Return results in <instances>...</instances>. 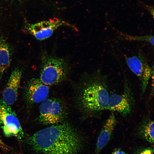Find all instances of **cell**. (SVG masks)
<instances>
[{"label":"cell","instance_id":"cell-1","mask_svg":"<svg viewBox=\"0 0 154 154\" xmlns=\"http://www.w3.org/2000/svg\"><path fill=\"white\" fill-rule=\"evenodd\" d=\"M28 143L34 151L43 154H78L83 144L78 132L65 122L36 132Z\"/></svg>","mask_w":154,"mask_h":154},{"label":"cell","instance_id":"cell-2","mask_svg":"<svg viewBox=\"0 0 154 154\" xmlns=\"http://www.w3.org/2000/svg\"><path fill=\"white\" fill-rule=\"evenodd\" d=\"M109 95L106 86L99 82L88 84L81 91L80 102L86 111L95 112L105 109Z\"/></svg>","mask_w":154,"mask_h":154},{"label":"cell","instance_id":"cell-3","mask_svg":"<svg viewBox=\"0 0 154 154\" xmlns=\"http://www.w3.org/2000/svg\"><path fill=\"white\" fill-rule=\"evenodd\" d=\"M67 71V64L62 58L45 54L42 58L39 79L47 86L56 84L65 78Z\"/></svg>","mask_w":154,"mask_h":154},{"label":"cell","instance_id":"cell-4","mask_svg":"<svg viewBox=\"0 0 154 154\" xmlns=\"http://www.w3.org/2000/svg\"><path fill=\"white\" fill-rule=\"evenodd\" d=\"M39 122L44 125L56 124L63 121L66 116L65 107L60 100L47 98L39 106Z\"/></svg>","mask_w":154,"mask_h":154},{"label":"cell","instance_id":"cell-5","mask_svg":"<svg viewBox=\"0 0 154 154\" xmlns=\"http://www.w3.org/2000/svg\"><path fill=\"white\" fill-rule=\"evenodd\" d=\"M5 135L14 136L19 139L24 137V132L20 122L10 106L0 101V124Z\"/></svg>","mask_w":154,"mask_h":154},{"label":"cell","instance_id":"cell-6","mask_svg":"<svg viewBox=\"0 0 154 154\" xmlns=\"http://www.w3.org/2000/svg\"><path fill=\"white\" fill-rule=\"evenodd\" d=\"M125 59L130 70L139 79L142 92H144L149 79L154 74L153 68L150 67L146 57L141 51L137 55L125 56Z\"/></svg>","mask_w":154,"mask_h":154},{"label":"cell","instance_id":"cell-7","mask_svg":"<svg viewBox=\"0 0 154 154\" xmlns=\"http://www.w3.org/2000/svg\"><path fill=\"white\" fill-rule=\"evenodd\" d=\"M65 25L69 24L56 18L29 24L26 28L37 39L43 40L50 37L58 28Z\"/></svg>","mask_w":154,"mask_h":154},{"label":"cell","instance_id":"cell-8","mask_svg":"<svg viewBox=\"0 0 154 154\" xmlns=\"http://www.w3.org/2000/svg\"><path fill=\"white\" fill-rule=\"evenodd\" d=\"M49 91L48 86L42 83L39 79L33 78L26 86L25 98L27 102L31 104L41 103L47 98Z\"/></svg>","mask_w":154,"mask_h":154},{"label":"cell","instance_id":"cell-9","mask_svg":"<svg viewBox=\"0 0 154 154\" xmlns=\"http://www.w3.org/2000/svg\"><path fill=\"white\" fill-rule=\"evenodd\" d=\"M127 91L121 94H113L109 96L105 109L116 111L125 116L131 112L132 99Z\"/></svg>","mask_w":154,"mask_h":154},{"label":"cell","instance_id":"cell-10","mask_svg":"<svg viewBox=\"0 0 154 154\" xmlns=\"http://www.w3.org/2000/svg\"><path fill=\"white\" fill-rule=\"evenodd\" d=\"M22 75L21 70L15 68L12 72L2 94L3 101L11 106L16 101Z\"/></svg>","mask_w":154,"mask_h":154},{"label":"cell","instance_id":"cell-11","mask_svg":"<svg viewBox=\"0 0 154 154\" xmlns=\"http://www.w3.org/2000/svg\"><path fill=\"white\" fill-rule=\"evenodd\" d=\"M116 122V119L113 114L111 115L106 120L98 138L95 154H99L107 145L111 139Z\"/></svg>","mask_w":154,"mask_h":154},{"label":"cell","instance_id":"cell-12","mask_svg":"<svg viewBox=\"0 0 154 154\" xmlns=\"http://www.w3.org/2000/svg\"><path fill=\"white\" fill-rule=\"evenodd\" d=\"M11 63V55L9 45L5 39L0 37V80L8 68Z\"/></svg>","mask_w":154,"mask_h":154},{"label":"cell","instance_id":"cell-13","mask_svg":"<svg viewBox=\"0 0 154 154\" xmlns=\"http://www.w3.org/2000/svg\"><path fill=\"white\" fill-rule=\"evenodd\" d=\"M154 127L153 121L147 119L141 123L138 130L140 135L151 144L154 143Z\"/></svg>","mask_w":154,"mask_h":154},{"label":"cell","instance_id":"cell-14","mask_svg":"<svg viewBox=\"0 0 154 154\" xmlns=\"http://www.w3.org/2000/svg\"><path fill=\"white\" fill-rule=\"evenodd\" d=\"M120 35L124 39L127 40L144 41L149 42L154 45V36L153 35L143 36H135L127 35L120 33Z\"/></svg>","mask_w":154,"mask_h":154},{"label":"cell","instance_id":"cell-15","mask_svg":"<svg viewBox=\"0 0 154 154\" xmlns=\"http://www.w3.org/2000/svg\"><path fill=\"white\" fill-rule=\"evenodd\" d=\"M137 154H154L153 147H148L138 149Z\"/></svg>","mask_w":154,"mask_h":154},{"label":"cell","instance_id":"cell-16","mask_svg":"<svg viewBox=\"0 0 154 154\" xmlns=\"http://www.w3.org/2000/svg\"><path fill=\"white\" fill-rule=\"evenodd\" d=\"M139 4V5L142 7L143 8H144L148 11L150 13V14L153 16V17H154V9L153 7L150 6L145 4L141 1L138 2Z\"/></svg>","mask_w":154,"mask_h":154},{"label":"cell","instance_id":"cell-17","mask_svg":"<svg viewBox=\"0 0 154 154\" xmlns=\"http://www.w3.org/2000/svg\"><path fill=\"white\" fill-rule=\"evenodd\" d=\"M112 154H127L122 151L118 150L114 152Z\"/></svg>","mask_w":154,"mask_h":154},{"label":"cell","instance_id":"cell-18","mask_svg":"<svg viewBox=\"0 0 154 154\" xmlns=\"http://www.w3.org/2000/svg\"><path fill=\"white\" fill-rule=\"evenodd\" d=\"M0 146L2 148L5 149H6L7 147V146L4 143V142L0 139Z\"/></svg>","mask_w":154,"mask_h":154},{"label":"cell","instance_id":"cell-19","mask_svg":"<svg viewBox=\"0 0 154 154\" xmlns=\"http://www.w3.org/2000/svg\"></svg>","mask_w":154,"mask_h":154}]
</instances>
